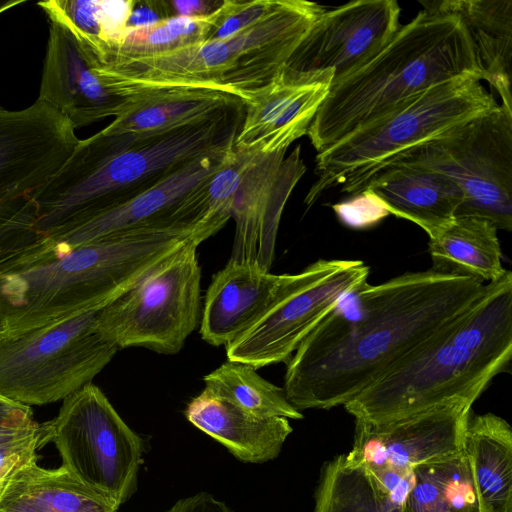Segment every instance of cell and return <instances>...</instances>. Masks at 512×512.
<instances>
[{"instance_id": "f1b7e54d", "label": "cell", "mask_w": 512, "mask_h": 512, "mask_svg": "<svg viewBox=\"0 0 512 512\" xmlns=\"http://www.w3.org/2000/svg\"><path fill=\"white\" fill-rule=\"evenodd\" d=\"M413 472L404 512H481L464 450Z\"/></svg>"}, {"instance_id": "4316f807", "label": "cell", "mask_w": 512, "mask_h": 512, "mask_svg": "<svg viewBox=\"0 0 512 512\" xmlns=\"http://www.w3.org/2000/svg\"><path fill=\"white\" fill-rule=\"evenodd\" d=\"M498 229L488 220L459 216L429 237L430 270L443 274L468 276L483 283L500 279L506 269Z\"/></svg>"}, {"instance_id": "60d3db41", "label": "cell", "mask_w": 512, "mask_h": 512, "mask_svg": "<svg viewBox=\"0 0 512 512\" xmlns=\"http://www.w3.org/2000/svg\"><path fill=\"white\" fill-rule=\"evenodd\" d=\"M25 2V0H0V14Z\"/></svg>"}, {"instance_id": "cb8c5ba5", "label": "cell", "mask_w": 512, "mask_h": 512, "mask_svg": "<svg viewBox=\"0 0 512 512\" xmlns=\"http://www.w3.org/2000/svg\"><path fill=\"white\" fill-rule=\"evenodd\" d=\"M37 461L0 480V512H117L119 504L82 484L62 465L47 469Z\"/></svg>"}, {"instance_id": "8992f818", "label": "cell", "mask_w": 512, "mask_h": 512, "mask_svg": "<svg viewBox=\"0 0 512 512\" xmlns=\"http://www.w3.org/2000/svg\"><path fill=\"white\" fill-rule=\"evenodd\" d=\"M325 7L304 0H283L263 20L215 41L160 56L99 67L104 85L114 94L176 88L209 89L242 101L272 83L312 23Z\"/></svg>"}, {"instance_id": "9c48e42d", "label": "cell", "mask_w": 512, "mask_h": 512, "mask_svg": "<svg viewBox=\"0 0 512 512\" xmlns=\"http://www.w3.org/2000/svg\"><path fill=\"white\" fill-rule=\"evenodd\" d=\"M394 165L444 175L463 196L456 217H480L511 231L512 113L502 105L398 154L376 171Z\"/></svg>"}, {"instance_id": "6da1fadb", "label": "cell", "mask_w": 512, "mask_h": 512, "mask_svg": "<svg viewBox=\"0 0 512 512\" xmlns=\"http://www.w3.org/2000/svg\"><path fill=\"white\" fill-rule=\"evenodd\" d=\"M487 284L432 270L366 283L346 296L286 362L300 412L344 406L469 310Z\"/></svg>"}, {"instance_id": "d4e9b609", "label": "cell", "mask_w": 512, "mask_h": 512, "mask_svg": "<svg viewBox=\"0 0 512 512\" xmlns=\"http://www.w3.org/2000/svg\"><path fill=\"white\" fill-rule=\"evenodd\" d=\"M420 3L455 15L462 21L472 39L483 80L496 89L502 106L512 113V1L438 0Z\"/></svg>"}, {"instance_id": "ffe728a7", "label": "cell", "mask_w": 512, "mask_h": 512, "mask_svg": "<svg viewBox=\"0 0 512 512\" xmlns=\"http://www.w3.org/2000/svg\"><path fill=\"white\" fill-rule=\"evenodd\" d=\"M289 278L290 274H273L255 263L230 258L206 290L202 340L213 346L234 341L275 302Z\"/></svg>"}, {"instance_id": "836d02e7", "label": "cell", "mask_w": 512, "mask_h": 512, "mask_svg": "<svg viewBox=\"0 0 512 512\" xmlns=\"http://www.w3.org/2000/svg\"><path fill=\"white\" fill-rule=\"evenodd\" d=\"M283 0H224L215 11V20L205 41L227 39L263 20Z\"/></svg>"}, {"instance_id": "30bf717a", "label": "cell", "mask_w": 512, "mask_h": 512, "mask_svg": "<svg viewBox=\"0 0 512 512\" xmlns=\"http://www.w3.org/2000/svg\"><path fill=\"white\" fill-rule=\"evenodd\" d=\"M196 234L157 263L134 285L103 306L100 331L119 349L143 347L178 353L201 320V267Z\"/></svg>"}, {"instance_id": "f546056e", "label": "cell", "mask_w": 512, "mask_h": 512, "mask_svg": "<svg viewBox=\"0 0 512 512\" xmlns=\"http://www.w3.org/2000/svg\"><path fill=\"white\" fill-rule=\"evenodd\" d=\"M314 512H404L364 467L339 455L325 464Z\"/></svg>"}, {"instance_id": "d590c367", "label": "cell", "mask_w": 512, "mask_h": 512, "mask_svg": "<svg viewBox=\"0 0 512 512\" xmlns=\"http://www.w3.org/2000/svg\"><path fill=\"white\" fill-rule=\"evenodd\" d=\"M332 209L340 222L352 229L371 228L390 215L382 199L369 188L333 204Z\"/></svg>"}, {"instance_id": "2e32d148", "label": "cell", "mask_w": 512, "mask_h": 512, "mask_svg": "<svg viewBox=\"0 0 512 512\" xmlns=\"http://www.w3.org/2000/svg\"><path fill=\"white\" fill-rule=\"evenodd\" d=\"M400 13L396 0H358L324 9L284 69L303 73L332 69L333 84L390 42L401 27Z\"/></svg>"}, {"instance_id": "4fadbf2b", "label": "cell", "mask_w": 512, "mask_h": 512, "mask_svg": "<svg viewBox=\"0 0 512 512\" xmlns=\"http://www.w3.org/2000/svg\"><path fill=\"white\" fill-rule=\"evenodd\" d=\"M79 141L68 119L43 101L21 110L0 106V231L36 227L32 196Z\"/></svg>"}, {"instance_id": "44dd1931", "label": "cell", "mask_w": 512, "mask_h": 512, "mask_svg": "<svg viewBox=\"0 0 512 512\" xmlns=\"http://www.w3.org/2000/svg\"><path fill=\"white\" fill-rule=\"evenodd\" d=\"M376 193L390 214L421 227L429 237L456 217L463 196L444 175L424 168L394 165L372 174L359 188Z\"/></svg>"}, {"instance_id": "52a82bcc", "label": "cell", "mask_w": 512, "mask_h": 512, "mask_svg": "<svg viewBox=\"0 0 512 512\" xmlns=\"http://www.w3.org/2000/svg\"><path fill=\"white\" fill-rule=\"evenodd\" d=\"M498 104L480 79L459 77L432 86L397 104L317 153L316 181L304 203L310 207L328 189L356 194L383 164Z\"/></svg>"}, {"instance_id": "5b68a950", "label": "cell", "mask_w": 512, "mask_h": 512, "mask_svg": "<svg viewBox=\"0 0 512 512\" xmlns=\"http://www.w3.org/2000/svg\"><path fill=\"white\" fill-rule=\"evenodd\" d=\"M200 230L199 225L131 229L1 275L0 330L101 308Z\"/></svg>"}, {"instance_id": "7c38bea8", "label": "cell", "mask_w": 512, "mask_h": 512, "mask_svg": "<svg viewBox=\"0 0 512 512\" xmlns=\"http://www.w3.org/2000/svg\"><path fill=\"white\" fill-rule=\"evenodd\" d=\"M361 260L318 259L290 278L266 312L225 346L227 360L259 369L287 362L309 333L367 283Z\"/></svg>"}, {"instance_id": "e0dca14e", "label": "cell", "mask_w": 512, "mask_h": 512, "mask_svg": "<svg viewBox=\"0 0 512 512\" xmlns=\"http://www.w3.org/2000/svg\"><path fill=\"white\" fill-rule=\"evenodd\" d=\"M286 151L251 153L231 206L235 222L231 259L270 271L284 207L306 171L300 145L288 156Z\"/></svg>"}, {"instance_id": "484cf974", "label": "cell", "mask_w": 512, "mask_h": 512, "mask_svg": "<svg viewBox=\"0 0 512 512\" xmlns=\"http://www.w3.org/2000/svg\"><path fill=\"white\" fill-rule=\"evenodd\" d=\"M466 455L481 512H512V430L493 413L469 417Z\"/></svg>"}, {"instance_id": "ab89813d", "label": "cell", "mask_w": 512, "mask_h": 512, "mask_svg": "<svg viewBox=\"0 0 512 512\" xmlns=\"http://www.w3.org/2000/svg\"><path fill=\"white\" fill-rule=\"evenodd\" d=\"M167 512H231L211 494L201 492L177 501Z\"/></svg>"}, {"instance_id": "f35d334b", "label": "cell", "mask_w": 512, "mask_h": 512, "mask_svg": "<svg viewBox=\"0 0 512 512\" xmlns=\"http://www.w3.org/2000/svg\"><path fill=\"white\" fill-rule=\"evenodd\" d=\"M167 19L161 1H136L127 21L126 28H142Z\"/></svg>"}, {"instance_id": "ac0fdd59", "label": "cell", "mask_w": 512, "mask_h": 512, "mask_svg": "<svg viewBox=\"0 0 512 512\" xmlns=\"http://www.w3.org/2000/svg\"><path fill=\"white\" fill-rule=\"evenodd\" d=\"M334 77L332 69L292 72L283 69L269 85L244 101V116L233 149L269 154L307 135Z\"/></svg>"}, {"instance_id": "9a60e30c", "label": "cell", "mask_w": 512, "mask_h": 512, "mask_svg": "<svg viewBox=\"0 0 512 512\" xmlns=\"http://www.w3.org/2000/svg\"><path fill=\"white\" fill-rule=\"evenodd\" d=\"M472 405L456 402L384 422L355 420L350 464L373 470L411 472L416 467L457 455Z\"/></svg>"}, {"instance_id": "e575fe53", "label": "cell", "mask_w": 512, "mask_h": 512, "mask_svg": "<svg viewBox=\"0 0 512 512\" xmlns=\"http://www.w3.org/2000/svg\"><path fill=\"white\" fill-rule=\"evenodd\" d=\"M45 244L34 225H17L0 231V276L21 269Z\"/></svg>"}, {"instance_id": "5bb4252c", "label": "cell", "mask_w": 512, "mask_h": 512, "mask_svg": "<svg viewBox=\"0 0 512 512\" xmlns=\"http://www.w3.org/2000/svg\"><path fill=\"white\" fill-rule=\"evenodd\" d=\"M234 149L201 156L129 201L46 237L53 255L99 238L142 227L194 225L220 219L208 213V187Z\"/></svg>"}, {"instance_id": "d6a6232c", "label": "cell", "mask_w": 512, "mask_h": 512, "mask_svg": "<svg viewBox=\"0 0 512 512\" xmlns=\"http://www.w3.org/2000/svg\"><path fill=\"white\" fill-rule=\"evenodd\" d=\"M50 442L49 422L38 423L30 406L0 395V480L16 467L39 459Z\"/></svg>"}, {"instance_id": "83f0119b", "label": "cell", "mask_w": 512, "mask_h": 512, "mask_svg": "<svg viewBox=\"0 0 512 512\" xmlns=\"http://www.w3.org/2000/svg\"><path fill=\"white\" fill-rule=\"evenodd\" d=\"M135 0H48L38 2L50 21L67 28L100 66L110 45L126 29Z\"/></svg>"}, {"instance_id": "1f68e13d", "label": "cell", "mask_w": 512, "mask_h": 512, "mask_svg": "<svg viewBox=\"0 0 512 512\" xmlns=\"http://www.w3.org/2000/svg\"><path fill=\"white\" fill-rule=\"evenodd\" d=\"M203 381L205 390L254 415L303 418V414L288 401L283 388L265 380L247 364L227 360L205 375Z\"/></svg>"}, {"instance_id": "7a4b0ae2", "label": "cell", "mask_w": 512, "mask_h": 512, "mask_svg": "<svg viewBox=\"0 0 512 512\" xmlns=\"http://www.w3.org/2000/svg\"><path fill=\"white\" fill-rule=\"evenodd\" d=\"M244 109L156 134L99 131L80 140L32 196L50 237L129 201L201 156L233 148Z\"/></svg>"}, {"instance_id": "ba28073f", "label": "cell", "mask_w": 512, "mask_h": 512, "mask_svg": "<svg viewBox=\"0 0 512 512\" xmlns=\"http://www.w3.org/2000/svg\"><path fill=\"white\" fill-rule=\"evenodd\" d=\"M101 308L0 330V395L31 407L64 400L91 383L119 350L98 327Z\"/></svg>"}, {"instance_id": "8fae6325", "label": "cell", "mask_w": 512, "mask_h": 512, "mask_svg": "<svg viewBox=\"0 0 512 512\" xmlns=\"http://www.w3.org/2000/svg\"><path fill=\"white\" fill-rule=\"evenodd\" d=\"M62 401L50 420V442L62 466L88 488L123 504L136 489L141 438L92 382Z\"/></svg>"}, {"instance_id": "7402d4cb", "label": "cell", "mask_w": 512, "mask_h": 512, "mask_svg": "<svg viewBox=\"0 0 512 512\" xmlns=\"http://www.w3.org/2000/svg\"><path fill=\"white\" fill-rule=\"evenodd\" d=\"M184 415L246 463L276 458L293 431L287 418L254 415L205 389L187 404Z\"/></svg>"}, {"instance_id": "4dcf8cb0", "label": "cell", "mask_w": 512, "mask_h": 512, "mask_svg": "<svg viewBox=\"0 0 512 512\" xmlns=\"http://www.w3.org/2000/svg\"><path fill=\"white\" fill-rule=\"evenodd\" d=\"M215 12L197 17H171L142 28H126L110 45L99 67L160 56L204 42Z\"/></svg>"}, {"instance_id": "277c9868", "label": "cell", "mask_w": 512, "mask_h": 512, "mask_svg": "<svg viewBox=\"0 0 512 512\" xmlns=\"http://www.w3.org/2000/svg\"><path fill=\"white\" fill-rule=\"evenodd\" d=\"M423 7L378 54L331 85L307 133L318 153L432 86L483 79L462 21Z\"/></svg>"}, {"instance_id": "3957f363", "label": "cell", "mask_w": 512, "mask_h": 512, "mask_svg": "<svg viewBox=\"0 0 512 512\" xmlns=\"http://www.w3.org/2000/svg\"><path fill=\"white\" fill-rule=\"evenodd\" d=\"M512 356V273L487 284L463 315L344 405L384 422L456 402L473 405Z\"/></svg>"}, {"instance_id": "603a6c76", "label": "cell", "mask_w": 512, "mask_h": 512, "mask_svg": "<svg viewBox=\"0 0 512 512\" xmlns=\"http://www.w3.org/2000/svg\"><path fill=\"white\" fill-rule=\"evenodd\" d=\"M125 98L129 100V109L105 127V132L163 133L244 108L242 99L209 89L155 90Z\"/></svg>"}, {"instance_id": "d6986e66", "label": "cell", "mask_w": 512, "mask_h": 512, "mask_svg": "<svg viewBox=\"0 0 512 512\" xmlns=\"http://www.w3.org/2000/svg\"><path fill=\"white\" fill-rule=\"evenodd\" d=\"M57 110L75 129L107 117H118L130 106L112 93L96 65L75 36L50 21L49 36L37 98Z\"/></svg>"}, {"instance_id": "8d00e7d4", "label": "cell", "mask_w": 512, "mask_h": 512, "mask_svg": "<svg viewBox=\"0 0 512 512\" xmlns=\"http://www.w3.org/2000/svg\"><path fill=\"white\" fill-rule=\"evenodd\" d=\"M368 471L394 502L404 506L405 500L414 486L413 471L401 472L384 469Z\"/></svg>"}, {"instance_id": "74e56055", "label": "cell", "mask_w": 512, "mask_h": 512, "mask_svg": "<svg viewBox=\"0 0 512 512\" xmlns=\"http://www.w3.org/2000/svg\"><path fill=\"white\" fill-rule=\"evenodd\" d=\"M222 1L194 0V1H162V7L166 18L171 17H197L215 12Z\"/></svg>"}]
</instances>
